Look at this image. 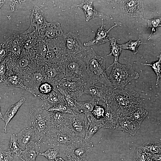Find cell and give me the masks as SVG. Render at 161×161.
<instances>
[{
	"label": "cell",
	"instance_id": "1f68e13d",
	"mask_svg": "<svg viewBox=\"0 0 161 161\" xmlns=\"http://www.w3.org/2000/svg\"><path fill=\"white\" fill-rule=\"evenodd\" d=\"M7 151L14 158L17 159L22 151L14 134H13L11 136Z\"/></svg>",
	"mask_w": 161,
	"mask_h": 161
},
{
	"label": "cell",
	"instance_id": "f35d334b",
	"mask_svg": "<svg viewBox=\"0 0 161 161\" xmlns=\"http://www.w3.org/2000/svg\"><path fill=\"white\" fill-rule=\"evenodd\" d=\"M142 44L139 39L137 41L130 40L128 42L120 45L122 49H128L132 51L134 54H136L138 52L139 46Z\"/></svg>",
	"mask_w": 161,
	"mask_h": 161
},
{
	"label": "cell",
	"instance_id": "f6af8a7d",
	"mask_svg": "<svg viewBox=\"0 0 161 161\" xmlns=\"http://www.w3.org/2000/svg\"><path fill=\"white\" fill-rule=\"evenodd\" d=\"M6 59L0 63V83L3 82L7 70Z\"/></svg>",
	"mask_w": 161,
	"mask_h": 161
},
{
	"label": "cell",
	"instance_id": "d6a6232c",
	"mask_svg": "<svg viewBox=\"0 0 161 161\" xmlns=\"http://www.w3.org/2000/svg\"><path fill=\"white\" fill-rule=\"evenodd\" d=\"M110 52L107 55L108 56H113L114 58V61L112 64H114L118 62V60L121 54L122 48L120 45L117 43L116 39L114 38H112L110 39Z\"/></svg>",
	"mask_w": 161,
	"mask_h": 161
},
{
	"label": "cell",
	"instance_id": "681fc988",
	"mask_svg": "<svg viewBox=\"0 0 161 161\" xmlns=\"http://www.w3.org/2000/svg\"><path fill=\"white\" fill-rule=\"evenodd\" d=\"M0 117L2 119L3 116L1 111V108L0 106Z\"/></svg>",
	"mask_w": 161,
	"mask_h": 161
},
{
	"label": "cell",
	"instance_id": "2e32d148",
	"mask_svg": "<svg viewBox=\"0 0 161 161\" xmlns=\"http://www.w3.org/2000/svg\"><path fill=\"white\" fill-rule=\"evenodd\" d=\"M36 31L39 39L44 41L63 37L64 34L59 23L48 22L45 25Z\"/></svg>",
	"mask_w": 161,
	"mask_h": 161
},
{
	"label": "cell",
	"instance_id": "30bf717a",
	"mask_svg": "<svg viewBox=\"0 0 161 161\" xmlns=\"http://www.w3.org/2000/svg\"><path fill=\"white\" fill-rule=\"evenodd\" d=\"M64 64L65 67L64 78L73 81L84 80L86 67L83 61L78 58L70 56Z\"/></svg>",
	"mask_w": 161,
	"mask_h": 161
},
{
	"label": "cell",
	"instance_id": "816d5d0a",
	"mask_svg": "<svg viewBox=\"0 0 161 161\" xmlns=\"http://www.w3.org/2000/svg\"><path fill=\"white\" fill-rule=\"evenodd\" d=\"M85 161H87V160H85Z\"/></svg>",
	"mask_w": 161,
	"mask_h": 161
},
{
	"label": "cell",
	"instance_id": "44dd1931",
	"mask_svg": "<svg viewBox=\"0 0 161 161\" xmlns=\"http://www.w3.org/2000/svg\"><path fill=\"white\" fill-rule=\"evenodd\" d=\"M16 136L22 151L31 143L37 141L35 131L32 126L24 128Z\"/></svg>",
	"mask_w": 161,
	"mask_h": 161
},
{
	"label": "cell",
	"instance_id": "484cf974",
	"mask_svg": "<svg viewBox=\"0 0 161 161\" xmlns=\"http://www.w3.org/2000/svg\"><path fill=\"white\" fill-rule=\"evenodd\" d=\"M88 123L83 141L90 142L92 137L100 128L104 127V123L102 119L97 120L92 115L91 112L86 113Z\"/></svg>",
	"mask_w": 161,
	"mask_h": 161
},
{
	"label": "cell",
	"instance_id": "cb8c5ba5",
	"mask_svg": "<svg viewBox=\"0 0 161 161\" xmlns=\"http://www.w3.org/2000/svg\"><path fill=\"white\" fill-rule=\"evenodd\" d=\"M94 2V1L92 0H85L75 6L80 8L83 10L87 22L95 17H98L101 20L109 19V16L98 12L95 9L93 5Z\"/></svg>",
	"mask_w": 161,
	"mask_h": 161
},
{
	"label": "cell",
	"instance_id": "3957f363",
	"mask_svg": "<svg viewBox=\"0 0 161 161\" xmlns=\"http://www.w3.org/2000/svg\"><path fill=\"white\" fill-rule=\"evenodd\" d=\"M37 55L39 64L42 66L48 64H64L70 57L66 51L64 41L59 38L40 40Z\"/></svg>",
	"mask_w": 161,
	"mask_h": 161
},
{
	"label": "cell",
	"instance_id": "b9f144b4",
	"mask_svg": "<svg viewBox=\"0 0 161 161\" xmlns=\"http://www.w3.org/2000/svg\"><path fill=\"white\" fill-rule=\"evenodd\" d=\"M105 109L104 104L103 106L96 105L91 112L92 115L96 119L100 120L104 117Z\"/></svg>",
	"mask_w": 161,
	"mask_h": 161
},
{
	"label": "cell",
	"instance_id": "c3c4849f",
	"mask_svg": "<svg viewBox=\"0 0 161 161\" xmlns=\"http://www.w3.org/2000/svg\"><path fill=\"white\" fill-rule=\"evenodd\" d=\"M55 161H65L63 158L59 156L55 160Z\"/></svg>",
	"mask_w": 161,
	"mask_h": 161
},
{
	"label": "cell",
	"instance_id": "5b68a950",
	"mask_svg": "<svg viewBox=\"0 0 161 161\" xmlns=\"http://www.w3.org/2000/svg\"><path fill=\"white\" fill-rule=\"evenodd\" d=\"M112 67L109 78L113 86V89H124L126 85L131 80L138 79V72L133 69L131 64H121L117 62L109 65L106 71Z\"/></svg>",
	"mask_w": 161,
	"mask_h": 161
},
{
	"label": "cell",
	"instance_id": "ee69618b",
	"mask_svg": "<svg viewBox=\"0 0 161 161\" xmlns=\"http://www.w3.org/2000/svg\"><path fill=\"white\" fill-rule=\"evenodd\" d=\"M14 158L7 151L3 150L0 147V161H12Z\"/></svg>",
	"mask_w": 161,
	"mask_h": 161
},
{
	"label": "cell",
	"instance_id": "4fadbf2b",
	"mask_svg": "<svg viewBox=\"0 0 161 161\" xmlns=\"http://www.w3.org/2000/svg\"><path fill=\"white\" fill-rule=\"evenodd\" d=\"M41 67L44 73L46 81L57 85L64 77L65 67L64 64H48Z\"/></svg>",
	"mask_w": 161,
	"mask_h": 161
},
{
	"label": "cell",
	"instance_id": "83f0119b",
	"mask_svg": "<svg viewBox=\"0 0 161 161\" xmlns=\"http://www.w3.org/2000/svg\"><path fill=\"white\" fill-rule=\"evenodd\" d=\"M31 25L37 30L45 25L47 23L44 16L42 10L38 7H34L31 17Z\"/></svg>",
	"mask_w": 161,
	"mask_h": 161
},
{
	"label": "cell",
	"instance_id": "9a60e30c",
	"mask_svg": "<svg viewBox=\"0 0 161 161\" xmlns=\"http://www.w3.org/2000/svg\"><path fill=\"white\" fill-rule=\"evenodd\" d=\"M88 123L86 113L71 114L69 126L80 137L84 140Z\"/></svg>",
	"mask_w": 161,
	"mask_h": 161
},
{
	"label": "cell",
	"instance_id": "ac0fdd59",
	"mask_svg": "<svg viewBox=\"0 0 161 161\" xmlns=\"http://www.w3.org/2000/svg\"><path fill=\"white\" fill-rule=\"evenodd\" d=\"M101 26L99 27L96 32L95 37L91 40L84 42L83 45L85 47H89L94 45H98L106 43L110 40L109 32L114 27L121 26L120 22H115V24L108 30H104L103 28V20H102Z\"/></svg>",
	"mask_w": 161,
	"mask_h": 161
},
{
	"label": "cell",
	"instance_id": "ba28073f",
	"mask_svg": "<svg viewBox=\"0 0 161 161\" xmlns=\"http://www.w3.org/2000/svg\"><path fill=\"white\" fill-rule=\"evenodd\" d=\"M7 67L14 72L22 75L39 67L35 53L23 50L20 56L16 59L7 57Z\"/></svg>",
	"mask_w": 161,
	"mask_h": 161
},
{
	"label": "cell",
	"instance_id": "d590c367",
	"mask_svg": "<svg viewBox=\"0 0 161 161\" xmlns=\"http://www.w3.org/2000/svg\"><path fill=\"white\" fill-rule=\"evenodd\" d=\"M56 86V84L52 83L45 81L38 87L37 97L41 95H46L51 92Z\"/></svg>",
	"mask_w": 161,
	"mask_h": 161
},
{
	"label": "cell",
	"instance_id": "f907efd6",
	"mask_svg": "<svg viewBox=\"0 0 161 161\" xmlns=\"http://www.w3.org/2000/svg\"><path fill=\"white\" fill-rule=\"evenodd\" d=\"M4 140H0V142L3 141Z\"/></svg>",
	"mask_w": 161,
	"mask_h": 161
},
{
	"label": "cell",
	"instance_id": "d4e9b609",
	"mask_svg": "<svg viewBox=\"0 0 161 161\" xmlns=\"http://www.w3.org/2000/svg\"><path fill=\"white\" fill-rule=\"evenodd\" d=\"M41 141V140H40L30 143L22 151L17 159L22 161H35L36 157L40 153Z\"/></svg>",
	"mask_w": 161,
	"mask_h": 161
},
{
	"label": "cell",
	"instance_id": "bcb514c9",
	"mask_svg": "<svg viewBox=\"0 0 161 161\" xmlns=\"http://www.w3.org/2000/svg\"><path fill=\"white\" fill-rule=\"evenodd\" d=\"M8 51L7 49H4L0 47V63L6 59V56H8Z\"/></svg>",
	"mask_w": 161,
	"mask_h": 161
},
{
	"label": "cell",
	"instance_id": "ab89813d",
	"mask_svg": "<svg viewBox=\"0 0 161 161\" xmlns=\"http://www.w3.org/2000/svg\"><path fill=\"white\" fill-rule=\"evenodd\" d=\"M59 149L58 148H49L44 152L39 153V155L44 156L48 161H55L59 156Z\"/></svg>",
	"mask_w": 161,
	"mask_h": 161
},
{
	"label": "cell",
	"instance_id": "7c38bea8",
	"mask_svg": "<svg viewBox=\"0 0 161 161\" xmlns=\"http://www.w3.org/2000/svg\"><path fill=\"white\" fill-rule=\"evenodd\" d=\"M66 51L69 55L77 58L81 57L86 49L83 47L77 35L71 32L63 37Z\"/></svg>",
	"mask_w": 161,
	"mask_h": 161
},
{
	"label": "cell",
	"instance_id": "e0dca14e",
	"mask_svg": "<svg viewBox=\"0 0 161 161\" xmlns=\"http://www.w3.org/2000/svg\"><path fill=\"white\" fill-rule=\"evenodd\" d=\"M20 35L23 41V50L35 53L39 39L35 28L31 25L27 31Z\"/></svg>",
	"mask_w": 161,
	"mask_h": 161
},
{
	"label": "cell",
	"instance_id": "74e56055",
	"mask_svg": "<svg viewBox=\"0 0 161 161\" xmlns=\"http://www.w3.org/2000/svg\"><path fill=\"white\" fill-rule=\"evenodd\" d=\"M47 110L51 112H55L70 114L74 113L73 112L68 106L65 102L58 103Z\"/></svg>",
	"mask_w": 161,
	"mask_h": 161
},
{
	"label": "cell",
	"instance_id": "836d02e7",
	"mask_svg": "<svg viewBox=\"0 0 161 161\" xmlns=\"http://www.w3.org/2000/svg\"><path fill=\"white\" fill-rule=\"evenodd\" d=\"M161 54L159 56L158 60L153 62L150 63H141V65L142 66H150L151 68L153 71L155 72L156 75V85H157L160 83V79L161 78L160 73V63L161 62Z\"/></svg>",
	"mask_w": 161,
	"mask_h": 161
},
{
	"label": "cell",
	"instance_id": "277c9868",
	"mask_svg": "<svg viewBox=\"0 0 161 161\" xmlns=\"http://www.w3.org/2000/svg\"><path fill=\"white\" fill-rule=\"evenodd\" d=\"M83 140L70 127L69 125L57 129L51 127L44 134L43 143L58 149L73 143Z\"/></svg>",
	"mask_w": 161,
	"mask_h": 161
},
{
	"label": "cell",
	"instance_id": "52a82bcc",
	"mask_svg": "<svg viewBox=\"0 0 161 161\" xmlns=\"http://www.w3.org/2000/svg\"><path fill=\"white\" fill-rule=\"evenodd\" d=\"M30 115L32 126L35 131L37 141L41 140L46 132L51 127V112L42 105L31 109Z\"/></svg>",
	"mask_w": 161,
	"mask_h": 161
},
{
	"label": "cell",
	"instance_id": "4dcf8cb0",
	"mask_svg": "<svg viewBox=\"0 0 161 161\" xmlns=\"http://www.w3.org/2000/svg\"><path fill=\"white\" fill-rule=\"evenodd\" d=\"M98 102L92 98L87 100L76 101V113H87L91 112L94 107L98 104Z\"/></svg>",
	"mask_w": 161,
	"mask_h": 161
},
{
	"label": "cell",
	"instance_id": "60d3db41",
	"mask_svg": "<svg viewBox=\"0 0 161 161\" xmlns=\"http://www.w3.org/2000/svg\"><path fill=\"white\" fill-rule=\"evenodd\" d=\"M161 17H155L147 20L148 27L151 28V32L148 38L149 40L153 33L156 32L161 24Z\"/></svg>",
	"mask_w": 161,
	"mask_h": 161
},
{
	"label": "cell",
	"instance_id": "9c48e42d",
	"mask_svg": "<svg viewBox=\"0 0 161 161\" xmlns=\"http://www.w3.org/2000/svg\"><path fill=\"white\" fill-rule=\"evenodd\" d=\"M85 83L84 80L73 81L64 78L56 87L63 97L69 96L77 100L83 95Z\"/></svg>",
	"mask_w": 161,
	"mask_h": 161
},
{
	"label": "cell",
	"instance_id": "603a6c76",
	"mask_svg": "<svg viewBox=\"0 0 161 161\" xmlns=\"http://www.w3.org/2000/svg\"><path fill=\"white\" fill-rule=\"evenodd\" d=\"M38 97L42 102L43 107L47 109L58 103L65 102L63 96L56 87L48 94L40 95Z\"/></svg>",
	"mask_w": 161,
	"mask_h": 161
},
{
	"label": "cell",
	"instance_id": "d6986e66",
	"mask_svg": "<svg viewBox=\"0 0 161 161\" xmlns=\"http://www.w3.org/2000/svg\"><path fill=\"white\" fill-rule=\"evenodd\" d=\"M106 86H99L86 83H85L83 95L86 94L91 96L92 98L99 102L101 101L105 103L106 97L108 90Z\"/></svg>",
	"mask_w": 161,
	"mask_h": 161
},
{
	"label": "cell",
	"instance_id": "8fae6325",
	"mask_svg": "<svg viewBox=\"0 0 161 161\" xmlns=\"http://www.w3.org/2000/svg\"><path fill=\"white\" fill-rule=\"evenodd\" d=\"M24 84L35 97L38 94V88L43 82L46 81L43 70L41 66L32 70L23 75Z\"/></svg>",
	"mask_w": 161,
	"mask_h": 161
},
{
	"label": "cell",
	"instance_id": "e575fe53",
	"mask_svg": "<svg viewBox=\"0 0 161 161\" xmlns=\"http://www.w3.org/2000/svg\"><path fill=\"white\" fill-rule=\"evenodd\" d=\"M160 143L158 142H148L143 145L142 149L145 152L150 154L157 153L160 151Z\"/></svg>",
	"mask_w": 161,
	"mask_h": 161
},
{
	"label": "cell",
	"instance_id": "7dc6e473",
	"mask_svg": "<svg viewBox=\"0 0 161 161\" xmlns=\"http://www.w3.org/2000/svg\"><path fill=\"white\" fill-rule=\"evenodd\" d=\"M104 1L105 2H106V3H108L109 4H112V3H119V1Z\"/></svg>",
	"mask_w": 161,
	"mask_h": 161
},
{
	"label": "cell",
	"instance_id": "6da1fadb",
	"mask_svg": "<svg viewBox=\"0 0 161 161\" xmlns=\"http://www.w3.org/2000/svg\"><path fill=\"white\" fill-rule=\"evenodd\" d=\"M104 103L119 118L129 117L138 109L144 107L137 92L130 89H108Z\"/></svg>",
	"mask_w": 161,
	"mask_h": 161
},
{
	"label": "cell",
	"instance_id": "f546056e",
	"mask_svg": "<svg viewBox=\"0 0 161 161\" xmlns=\"http://www.w3.org/2000/svg\"><path fill=\"white\" fill-rule=\"evenodd\" d=\"M26 100V97H21L18 102L8 108L3 117L2 120L5 123L4 129L6 133H7V125L16 114L20 108Z\"/></svg>",
	"mask_w": 161,
	"mask_h": 161
},
{
	"label": "cell",
	"instance_id": "7a4b0ae2",
	"mask_svg": "<svg viewBox=\"0 0 161 161\" xmlns=\"http://www.w3.org/2000/svg\"><path fill=\"white\" fill-rule=\"evenodd\" d=\"M81 58L86 67L84 79L86 83L94 85L99 83L113 88L106 73V60L104 57L97 55L91 48L86 49Z\"/></svg>",
	"mask_w": 161,
	"mask_h": 161
},
{
	"label": "cell",
	"instance_id": "4316f807",
	"mask_svg": "<svg viewBox=\"0 0 161 161\" xmlns=\"http://www.w3.org/2000/svg\"><path fill=\"white\" fill-rule=\"evenodd\" d=\"M70 114L51 112V127L59 129L69 126Z\"/></svg>",
	"mask_w": 161,
	"mask_h": 161
},
{
	"label": "cell",
	"instance_id": "7bdbcfd3",
	"mask_svg": "<svg viewBox=\"0 0 161 161\" xmlns=\"http://www.w3.org/2000/svg\"><path fill=\"white\" fill-rule=\"evenodd\" d=\"M147 158L145 152L142 149L137 148L136 150L134 157V161H145Z\"/></svg>",
	"mask_w": 161,
	"mask_h": 161
},
{
	"label": "cell",
	"instance_id": "8992f818",
	"mask_svg": "<svg viewBox=\"0 0 161 161\" xmlns=\"http://www.w3.org/2000/svg\"><path fill=\"white\" fill-rule=\"evenodd\" d=\"M93 145L92 142L83 140L73 143L60 148L59 157L65 160L85 161L87 160Z\"/></svg>",
	"mask_w": 161,
	"mask_h": 161
},
{
	"label": "cell",
	"instance_id": "f1b7e54d",
	"mask_svg": "<svg viewBox=\"0 0 161 161\" xmlns=\"http://www.w3.org/2000/svg\"><path fill=\"white\" fill-rule=\"evenodd\" d=\"M119 128L134 135L140 128V124L128 117L119 118Z\"/></svg>",
	"mask_w": 161,
	"mask_h": 161
},
{
	"label": "cell",
	"instance_id": "8d00e7d4",
	"mask_svg": "<svg viewBox=\"0 0 161 161\" xmlns=\"http://www.w3.org/2000/svg\"><path fill=\"white\" fill-rule=\"evenodd\" d=\"M148 112L145 109L144 107H142L138 109L128 117L140 124L148 115Z\"/></svg>",
	"mask_w": 161,
	"mask_h": 161
},
{
	"label": "cell",
	"instance_id": "7402d4cb",
	"mask_svg": "<svg viewBox=\"0 0 161 161\" xmlns=\"http://www.w3.org/2000/svg\"><path fill=\"white\" fill-rule=\"evenodd\" d=\"M8 55L7 57L12 59L18 58L23 50V44L22 38L20 35H12L7 41Z\"/></svg>",
	"mask_w": 161,
	"mask_h": 161
},
{
	"label": "cell",
	"instance_id": "5bb4252c",
	"mask_svg": "<svg viewBox=\"0 0 161 161\" xmlns=\"http://www.w3.org/2000/svg\"><path fill=\"white\" fill-rule=\"evenodd\" d=\"M118 3L125 16L130 18H143L144 9L143 0H120Z\"/></svg>",
	"mask_w": 161,
	"mask_h": 161
},
{
	"label": "cell",
	"instance_id": "ffe728a7",
	"mask_svg": "<svg viewBox=\"0 0 161 161\" xmlns=\"http://www.w3.org/2000/svg\"><path fill=\"white\" fill-rule=\"evenodd\" d=\"M3 83L6 86L21 88L31 93V91L24 84L23 76L14 72L8 67Z\"/></svg>",
	"mask_w": 161,
	"mask_h": 161
}]
</instances>
